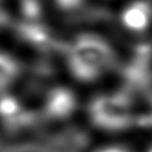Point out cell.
Returning <instances> with one entry per match:
<instances>
[{
  "label": "cell",
  "instance_id": "obj_6",
  "mask_svg": "<svg viewBox=\"0 0 152 152\" xmlns=\"http://www.w3.org/2000/svg\"><path fill=\"white\" fill-rule=\"evenodd\" d=\"M42 126L31 97L23 90L0 94V135L21 139Z\"/></svg>",
  "mask_w": 152,
  "mask_h": 152
},
{
  "label": "cell",
  "instance_id": "obj_2",
  "mask_svg": "<svg viewBox=\"0 0 152 152\" xmlns=\"http://www.w3.org/2000/svg\"><path fill=\"white\" fill-rule=\"evenodd\" d=\"M137 97L110 83L84 94L81 118L104 139L119 138L135 129Z\"/></svg>",
  "mask_w": 152,
  "mask_h": 152
},
{
  "label": "cell",
  "instance_id": "obj_3",
  "mask_svg": "<svg viewBox=\"0 0 152 152\" xmlns=\"http://www.w3.org/2000/svg\"><path fill=\"white\" fill-rule=\"evenodd\" d=\"M27 95L42 125H65L82 114L84 93L58 75L42 80Z\"/></svg>",
  "mask_w": 152,
  "mask_h": 152
},
{
  "label": "cell",
  "instance_id": "obj_13",
  "mask_svg": "<svg viewBox=\"0 0 152 152\" xmlns=\"http://www.w3.org/2000/svg\"><path fill=\"white\" fill-rule=\"evenodd\" d=\"M141 152H152V138L146 142V145L144 146V148L141 150Z\"/></svg>",
  "mask_w": 152,
  "mask_h": 152
},
{
  "label": "cell",
  "instance_id": "obj_12",
  "mask_svg": "<svg viewBox=\"0 0 152 152\" xmlns=\"http://www.w3.org/2000/svg\"><path fill=\"white\" fill-rule=\"evenodd\" d=\"M121 1H124V0H96V2L99 4L100 7H107V8H112L113 6L118 5Z\"/></svg>",
  "mask_w": 152,
  "mask_h": 152
},
{
  "label": "cell",
  "instance_id": "obj_1",
  "mask_svg": "<svg viewBox=\"0 0 152 152\" xmlns=\"http://www.w3.org/2000/svg\"><path fill=\"white\" fill-rule=\"evenodd\" d=\"M121 52L122 44L109 28L91 24L63 36L55 68L86 94L114 82Z\"/></svg>",
  "mask_w": 152,
  "mask_h": 152
},
{
  "label": "cell",
  "instance_id": "obj_4",
  "mask_svg": "<svg viewBox=\"0 0 152 152\" xmlns=\"http://www.w3.org/2000/svg\"><path fill=\"white\" fill-rule=\"evenodd\" d=\"M109 10L108 28L122 45L152 42V0H124Z\"/></svg>",
  "mask_w": 152,
  "mask_h": 152
},
{
  "label": "cell",
  "instance_id": "obj_9",
  "mask_svg": "<svg viewBox=\"0 0 152 152\" xmlns=\"http://www.w3.org/2000/svg\"><path fill=\"white\" fill-rule=\"evenodd\" d=\"M135 128L152 132V88L137 99Z\"/></svg>",
  "mask_w": 152,
  "mask_h": 152
},
{
  "label": "cell",
  "instance_id": "obj_10",
  "mask_svg": "<svg viewBox=\"0 0 152 152\" xmlns=\"http://www.w3.org/2000/svg\"><path fill=\"white\" fill-rule=\"evenodd\" d=\"M90 152H137L131 145L122 141L119 138L103 139L101 142L96 144Z\"/></svg>",
  "mask_w": 152,
  "mask_h": 152
},
{
  "label": "cell",
  "instance_id": "obj_11",
  "mask_svg": "<svg viewBox=\"0 0 152 152\" xmlns=\"http://www.w3.org/2000/svg\"><path fill=\"white\" fill-rule=\"evenodd\" d=\"M13 6L12 0H0V40L4 39L13 21Z\"/></svg>",
  "mask_w": 152,
  "mask_h": 152
},
{
  "label": "cell",
  "instance_id": "obj_8",
  "mask_svg": "<svg viewBox=\"0 0 152 152\" xmlns=\"http://www.w3.org/2000/svg\"><path fill=\"white\" fill-rule=\"evenodd\" d=\"M27 77V61L6 42L0 40V94L23 89Z\"/></svg>",
  "mask_w": 152,
  "mask_h": 152
},
{
  "label": "cell",
  "instance_id": "obj_5",
  "mask_svg": "<svg viewBox=\"0 0 152 152\" xmlns=\"http://www.w3.org/2000/svg\"><path fill=\"white\" fill-rule=\"evenodd\" d=\"M113 83L137 99L152 88V42L122 45Z\"/></svg>",
  "mask_w": 152,
  "mask_h": 152
},
{
  "label": "cell",
  "instance_id": "obj_7",
  "mask_svg": "<svg viewBox=\"0 0 152 152\" xmlns=\"http://www.w3.org/2000/svg\"><path fill=\"white\" fill-rule=\"evenodd\" d=\"M50 19L63 34L94 24L91 20L96 0H45Z\"/></svg>",
  "mask_w": 152,
  "mask_h": 152
}]
</instances>
